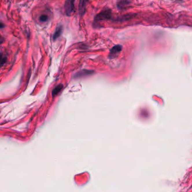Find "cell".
I'll return each instance as SVG.
<instances>
[{
	"label": "cell",
	"mask_w": 192,
	"mask_h": 192,
	"mask_svg": "<svg viewBox=\"0 0 192 192\" xmlns=\"http://www.w3.org/2000/svg\"><path fill=\"white\" fill-rule=\"evenodd\" d=\"M112 16V14L111 9H108L102 10L99 13L96 15L94 19V24H95L96 25L97 23H99L100 21L111 19Z\"/></svg>",
	"instance_id": "6da1fadb"
},
{
	"label": "cell",
	"mask_w": 192,
	"mask_h": 192,
	"mask_svg": "<svg viewBox=\"0 0 192 192\" xmlns=\"http://www.w3.org/2000/svg\"><path fill=\"white\" fill-rule=\"evenodd\" d=\"M75 0H66L65 2L64 10L67 16H71L75 12Z\"/></svg>",
	"instance_id": "7a4b0ae2"
},
{
	"label": "cell",
	"mask_w": 192,
	"mask_h": 192,
	"mask_svg": "<svg viewBox=\"0 0 192 192\" xmlns=\"http://www.w3.org/2000/svg\"><path fill=\"white\" fill-rule=\"evenodd\" d=\"M123 47L121 45H117L114 46L112 48L110 49L109 58H114L118 56L119 53L122 51Z\"/></svg>",
	"instance_id": "3957f363"
},
{
	"label": "cell",
	"mask_w": 192,
	"mask_h": 192,
	"mask_svg": "<svg viewBox=\"0 0 192 192\" xmlns=\"http://www.w3.org/2000/svg\"><path fill=\"white\" fill-rule=\"evenodd\" d=\"M94 73H95V71L93 70L84 69L83 70H81L77 73L74 75V77L75 78H82V77H88L89 75L93 74Z\"/></svg>",
	"instance_id": "277c9868"
},
{
	"label": "cell",
	"mask_w": 192,
	"mask_h": 192,
	"mask_svg": "<svg viewBox=\"0 0 192 192\" xmlns=\"http://www.w3.org/2000/svg\"><path fill=\"white\" fill-rule=\"evenodd\" d=\"M89 0H80L79 12L80 16H83L86 12V6Z\"/></svg>",
	"instance_id": "5b68a950"
},
{
	"label": "cell",
	"mask_w": 192,
	"mask_h": 192,
	"mask_svg": "<svg viewBox=\"0 0 192 192\" xmlns=\"http://www.w3.org/2000/svg\"><path fill=\"white\" fill-rule=\"evenodd\" d=\"M131 0H120L117 3V7L119 9H124L130 5Z\"/></svg>",
	"instance_id": "8992f818"
},
{
	"label": "cell",
	"mask_w": 192,
	"mask_h": 192,
	"mask_svg": "<svg viewBox=\"0 0 192 192\" xmlns=\"http://www.w3.org/2000/svg\"><path fill=\"white\" fill-rule=\"evenodd\" d=\"M63 29L64 28H63L62 25H59L56 28L54 34H53V39L54 40H56L58 37H60L61 36V35L62 33Z\"/></svg>",
	"instance_id": "52a82bcc"
},
{
	"label": "cell",
	"mask_w": 192,
	"mask_h": 192,
	"mask_svg": "<svg viewBox=\"0 0 192 192\" xmlns=\"http://www.w3.org/2000/svg\"><path fill=\"white\" fill-rule=\"evenodd\" d=\"M134 15V14H127V15H123L121 17H119L118 18H117L115 20V21H126V20H129L133 18V16Z\"/></svg>",
	"instance_id": "ba28073f"
},
{
	"label": "cell",
	"mask_w": 192,
	"mask_h": 192,
	"mask_svg": "<svg viewBox=\"0 0 192 192\" xmlns=\"http://www.w3.org/2000/svg\"><path fill=\"white\" fill-rule=\"evenodd\" d=\"M63 88V85L60 84H58V86H56L52 91V95L53 97L58 95V94L60 92V91L62 90V89Z\"/></svg>",
	"instance_id": "9c48e42d"
},
{
	"label": "cell",
	"mask_w": 192,
	"mask_h": 192,
	"mask_svg": "<svg viewBox=\"0 0 192 192\" xmlns=\"http://www.w3.org/2000/svg\"><path fill=\"white\" fill-rule=\"evenodd\" d=\"M48 20V16L47 15L45 14H43L42 15L40 16L39 17V20L41 22H46Z\"/></svg>",
	"instance_id": "30bf717a"
},
{
	"label": "cell",
	"mask_w": 192,
	"mask_h": 192,
	"mask_svg": "<svg viewBox=\"0 0 192 192\" xmlns=\"http://www.w3.org/2000/svg\"><path fill=\"white\" fill-rule=\"evenodd\" d=\"M6 61V59L4 60V58H2V55L0 53V63L3 64Z\"/></svg>",
	"instance_id": "8fae6325"
},
{
	"label": "cell",
	"mask_w": 192,
	"mask_h": 192,
	"mask_svg": "<svg viewBox=\"0 0 192 192\" xmlns=\"http://www.w3.org/2000/svg\"><path fill=\"white\" fill-rule=\"evenodd\" d=\"M5 27V25L4 24H3L2 22H0V29L3 28Z\"/></svg>",
	"instance_id": "7c38bea8"
},
{
	"label": "cell",
	"mask_w": 192,
	"mask_h": 192,
	"mask_svg": "<svg viewBox=\"0 0 192 192\" xmlns=\"http://www.w3.org/2000/svg\"><path fill=\"white\" fill-rule=\"evenodd\" d=\"M3 39L2 38V37H1V35H0V44L3 42Z\"/></svg>",
	"instance_id": "4fadbf2b"
},
{
	"label": "cell",
	"mask_w": 192,
	"mask_h": 192,
	"mask_svg": "<svg viewBox=\"0 0 192 192\" xmlns=\"http://www.w3.org/2000/svg\"><path fill=\"white\" fill-rule=\"evenodd\" d=\"M178 1H181V0H178Z\"/></svg>",
	"instance_id": "5bb4252c"
}]
</instances>
